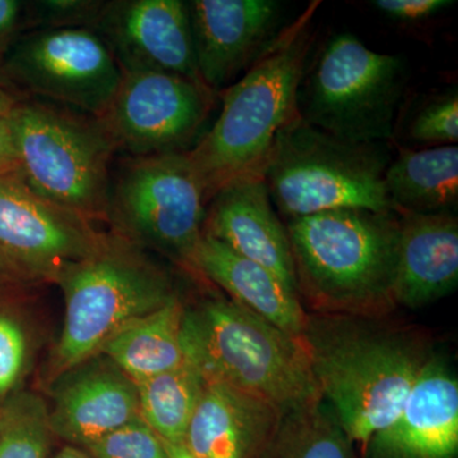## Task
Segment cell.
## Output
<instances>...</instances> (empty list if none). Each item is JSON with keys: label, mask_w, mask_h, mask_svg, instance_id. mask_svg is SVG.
I'll list each match as a JSON object with an SVG mask.
<instances>
[{"label": "cell", "mask_w": 458, "mask_h": 458, "mask_svg": "<svg viewBox=\"0 0 458 458\" xmlns=\"http://www.w3.org/2000/svg\"><path fill=\"white\" fill-rule=\"evenodd\" d=\"M313 2L284 27L241 80L222 92V111L188 156L208 201L228 183L264 179L286 126L301 116L298 93L313 44Z\"/></svg>", "instance_id": "cell-1"}, {"label": "cell", "mask_w": 458, "mask_h": 458, "mask_svg": "<svg viewBox=\"0 0 458 458\" xmlns=\"http://www.w3.org/2000/svg\"><path fill=\"white\" fill-rule=\"evenodd\" d=\"M180 340L205 384L254 396L282 415L321 399L303 337L223 295L185 306Z\"/></svg>", "instance_id": "cell-2"}, {"label": "cell", "mask_w": 458, "mask_h": 458, "mask_svg": "<svg viewBox=\"0 0 458 458\" xmlns=\"http://www.w3.org/2000/svg\"><path fill=\"white\" fill-rule=\"evenodd\" d=\"M298 295L318 309L376 312L394 306L396 212L339 209L286 225Z\"/></svg>", "instance_id": "cell-3"}, {"label": "cell", "mask_w": 458, "mask_h": 458, "mask_svg": "<svg viewBox=\"0 0 458 458\" xmlns=\"http://www.w3.org/2000/svg\"><path fill=\"white\" fill-rule=\"evenodd\" d=\"M303 343L322 400L364 450L396 417L430 357L403 334L321 327L311 319Z\"/></svg>", "instance_id": "cell-4"}, {"label": "cell", "mask_w": 458, "mask_h": 458, "mask_svg": "<svg viewBox=\"0 0 458 458\" xmlns=\"http://www.w3.org/2000/svg\"><path fill=\"white\" fill-rule=\"evenodd\" d=\"M55 283L64 292L65 318L50 360L53 382L98 354L126 325L179 295L164 267L114 233Z\"/></svg>", "instance_id": "cell-5"}, {"label": "cell", "mask_w": 458, "mask_h": 458, "mask_svg": "<svg viewBox=\"0 0 458 458\" xmlns=\"http://www.w3.org/2000/svg\"><path fill=\"white\" fill-rule=\"evenodd\" d=\"M390 162L385 143L340 140L300 116L279 135L264 180L289 221L339 209L394 212L385 186Z\"/></svg>", "instance_id": "cell-6"}, {"label": "cell", "mask_w": 458, "mask_h": 458, "mask_svg": "<svg viewBox=\"0 0 458 458\" xmlns=\"http://www.w3.org/2000/svg\"><path fill=\"white\" fill-rule=\"evenodd\" d=\"M18 177L87 221H106L114 147L96 117L47 102H18L8 117Z\"/></svg>", "instance_id": "cell-7"}, {"label": "cell", "mask_w": 458, "mask_h": 458, "mask_svg": "<svg viewBox=\"0 0 458 458\" xmlns=\"http://www.w3.org/2000/svg\"><path fill=\"white\" fill-rule=\"evenodd\" d=\"M406 84L401 55L377 53L352 33L328 38L304 71L298 110L319 131L355 143H385Z\"/></svg>", "instance_id": "cell-8"}, {"label": "cell", "mask_w": 458, "mask_h": 458, "mask_svg": "<svg viewBox=\"0 0 458 458\" xmlns=\"http://www.w3.org/2000/svg\"><path fill=\"white\" fill-rule=\"evenodd\" d=\"M207 199L188 152L129 157L111 179L106 221L114 234L191 271Z\"/></svg>", "instance_id": "cell-9"}, {"label": "cell", "mask_w": 458, "mask_h": 458, "mask_svg": "<svg viewBox=\"0 0 458 458\" xmlns=\"http://www.w3.org/2000/svg\"><path fill=\"white\" fill-rule=\"evenodd\" d=\"M4 69L27 92L92 117L104 114L123 78L89 29L36 30L12 45Z\"/></svg>", "instance_id": "cell-10"}, {"label": "cell", "mask_w": 458, "mask_h": 458, "mask_svg": "<svg viewBox=\"0 0 458 458\" xmlns=\"http://www.w3.org/2000/svg\"><path fill=\"white\" fill-rule=\"evenodd\" d=\"M204 84L161 72L123 73L99 117L114 150L131 157L189 152L214 105Z\"/></svg>", "instance_id": "cell-11"}, {"label": "cell", "mask_w": 458, "mask_h": 458, "mask_svg": "<svg viewBox=\"0 0 458 458\" xmlns=\"http://www.w3.org/2000/svg\"><path fill=\"white\" fill-rule=\"evenodd\" d=\"M105 234L82 216L0 176V250L33 280H51L92 254Z\"/></svg>", "instance_id": "cell-12"}, {"label": "cell", "mask_w": 458, "mask_h": 458, "mask_svg": "<svg viewBox=\"0 0 458 458\" xmlns=\"http://www.w3.org/2000/svg\"><path fill=\"white\" fill-rule=\"evenodd\" d=\"M92 31L98 33L123 73L161 72L200 84L188 2H105Z\"/></svg>", "instance_id": "cell-13"}, {"label": "cell", "mask_w": 458, "mask_h": 458, "mask_svg": "<svg viewBox=\"0 0 458 458\" xmlns=\"http://www.w3.org/2000/svg\"><path fill=\"white\" fill-rule=\"evenodd\" d=\"M199 77L218 95L278 38L280 3L274 0L188 2Z\"/></svg>", "instance_id": "cell-14"}, {"label": "cell", "mask_w": 458, "mask_h": 458, "mask_svg": "<svg viewBox=\"0 0 458 458\" xmlns=\"http://www.w3.org/2000/svg\"><path fill=\"white\" fill-rule=\"evenodd\" d=\"M54 436L84 448L140 418L137 385L116 364L96 354L53 382Z\"/></svg>", "instance_id": "cell-15"}, {"label": "cell", "mask_w": 458, "mask_h": 458, "mask_svg": "<svg viewBox=\"0 0 458 458\" xmlns=\"http://www.w3.org/2000/svg\"><path fill=\"white\" fill-rule=\"evenodd\" d=\"M373 458H454L458 452V381L430 355L394 420L370 439Z\"/></svg>", "instance_id": "cell-16"}, {"label": "cell", "mask_w": 458, "mask_h": 458, "mask_svg": "<svg viewBox=\"0 0 458 458\" xmlns=\"http://www.w3.org/2000/svg\"><path fill=\"white\" fill-rule=\"evenodd\" d=\"M203 233L270 270L298 294L291 243L264 179L228 183L208 201Z\"/></svg>", "instance_id": "cell-17"}, {"label": "cell", "mask_w": 458, "mask_h": 458, "mask_svg": "<svg viewBox=\"0 0 458 458\" xmlns=\"http://www.w3.org/2000/svg\"><path fill=\"white\" fill-rule=\"evenodd\" d=\"M396 213L400 229L394 304L420 309L452 293L458 284L457 216Z\"/></svg>", "instance_id": "cell-18"}, {"label": "cell", "mask_w": 458, "mask_h": 458, "mask_svg": "<svg viewBox=\"0 0 458 458\" xmlns=\"http://www.w3.org/2000/svg\"><path fill=\"white\" fill-rule=\"evenodd\" d=\"M282 417L265 401L205 384L182 445L195 458H262Z\"/></svg>", "instance_id": "cell-19"}, {"label": "cell", "mask_w": 458, "mask_h": 458, "mask_svg": "<svg viewBox=\"0 0 458 458\" xmlns=\"http://www.w3.org/2000/svg\"><path fill=\"white\" fill-rule=\"evenodd\" d=\"M192 273L221 288L229 300L294 337H303L309 318L300 295L283 284L267 267L234 254L219 241L203 233Z\"/></svg>", "instance_id": "cell-20"}, {"label": "cell", "mask_w": 458, "mask_h": 458, "mask_svg": "<svg viewBox=\"0 0 458 458\" xmlns=\"http://www.w3.org/2000/svg\"><path fill=\"white\" fill-rule=\"evenodd\" d=\"M385 186L394 210L442 214L458 204V148H400L385 172Z\"/></svg>", "instance_id": "cell-21"}, {"label": "cell", "mask_w": 458, "mask_h": 458, "mask_svg": "<svg viewBox=\"0 0 458 458\" xmlns=\"http://www.w3.org/2000/svg\"><path fill=\"white\" fill-rule=\"evenodd\" d=\"M185 304L179 295L117 331L102 346L104 354L134 382L185 363L180 331Z\"/></svg>", "instance_id": "cell-22"}, {"label": "cell", "mask_w": 458, "mask_h": 458, "mask_svg": "<svg viewBox=\"0 0 458 458\" xmlns=\"http://www.w3.org/2000/svg\"><path fill=\"white\" fill-rule=\"evenodd\" d=\"M140 415L167 445H181L205 388L189 363L135 382Z\"/></svg>", "instance_id": "cell-23"}, {"label": "cell", "mask_w": 458, "mask_h": 458, "mask_svg": "<svg viewBox=\"0 0 458 458\" xmlns=\"http://www.w3.org/2000/svg\"><path fill=\"white\" fill-rule=\"evenodd\" d=\"M262 458H354L352 442L321 399L286 412Z\"/></svg>", "instance_id": "cell-24"}, {"label": "cell", "mask_w": 458, "mask_h": 458, "mask_svg": "<svg viewBox=\"0 0 458 458\" xmlns=\"http://www.w3.org/2000/svg\"><path fill=\"white\" fill-rule=\"evenodd\" d=\"M49 406L40 394L14 391L0 406V458H50Z\"/></svg>", "instance_id": "cell-25"}, {"label": "cell", "mask_w": 458, "mask_h": 458, "mask_svg": "<svg viewBox=\"0 0 458 458\" xmlns=\"http://www.w3.org/2000/svg\"><path fill=\"white\" fill-rule=\"evenodd\" d=\"M83 450L93 458H170L164 439L140 417Z\"/></svg>", "instance_id": "cell-26"}, {"label": "cell", "mask_w": 458, "mask_h": 458, "mask_svg": "<svg viewBox=\"0 0 458 458\" xmlns=\"http://www.w3.org/2000/svg\"><path fill=\"white\" fill-rule=\"evenodd\" d=\"M410 138L432 147L456 146L458 140L457 90L429 102L415 114Z\"/></svg>", "instance_id": "cell-27"}, {"label": "cell", "mask_w": 458, "mask_h": 458, "mask_svg": "<svg viewBox=\"0 0 458 458\" xmlns=\"http://www.w3.org/2000/svg\"><path fill=\"white\" fill-rule=\"evenodd\" d=\"M29 336L16 316L0 306V397L14 393L29 361Z\"/></svg>", "instance_id": "cell-28"}, {"label": "cell", "mask_w": 458, "mask_h": 458, "mask_svg": "<svg viewBox=\"0 0 458 458\" xmlns=\"http://www.w3.org/2000/svg\"><path fill=\"white\" fill-rule=\"evenodd\" d=\"M104 4L102 0H41L30 5V17L38 30H92Z\"/></svg>", "instance_id": "cell-29"}, {"label": "cell", "mask_w": 458, "mask_h": 458, "mask_svg": "<svg viewBox=\"0 0 458 458\" xmlns=\"http://www.w3.org/2000/svg\"><path fill=\"white\" fill-rule=\"evenodd\" d=\"M454 4L451 0H375L372 3L386 17L403 23L429 20Z\"/></svg>", "instance_id": "cell-30"}, {"label": "cell", "mask_w": 458, "mask_h": 458, "mask_svg": "<svg viewBox=\"0 0 458 458\" xmlns=\"http://www.w3.org/2000/svg\"><path fill=\"white\" fill-rule=\"evenodd\" d=\"M25 4L16 0H0V60L4 59L20 29Z\"/></svg>", "instance_id": "cell-31"}, {"label": "cell", "mask_w": 458, "mask_h": 458, "mask_svg": "<svg viewBox=\"0 0 458 458\" xmlns=\"http://www.w3.org/2000/svg\"><path fill=\"white\" fill-rule=\"evenodd\" d=\"M0 176H18V159L8 119H0Z\"/></svg>", "instance_id": "cell-32"}, {"label": "cell", "mask_w": 458, "mask_h": 458, "mask_svg": "<svg viewBox=\"0 0 458 458\" xmlns=\"http://www.w3.org/2000/svg\"><path fill=\"white\" fill-rule=\"evenodd\" d=\"M33 280L25 270L0 250V283Z\"/></svg>", "instance_id": "cell-33"}, {"label": "cell", "mask_w": 458, "mask_h": 458, "mask_svg": "<svg viewBox=\"0 0 458 458\" xmlns=\"http://www.w3.org/2000/svg\"><path fill=\"white\" fill-rule=\"evenodd\" d=\"M17 104V99L0 83V119H8Z\"/></svg>", "instance_id": "cell-34"}, {"label": "cell", "mask_w": 458, "mask_h": 458, "mask_svg": "<svg viewBox=\"0 0 458 458\" xmlns=\"http://www.w3.org/2000/svg\"><path fill=\"white\" fill-rule=\"evenodd\" d=\"M50 458H93L89 452L75 445H66L64 447L60 448L59 451Z\"/></svg>", "instance_id": "cell-35"}, {"label": "cell", "mask_w": 458, "mask_h": 458, "mask_svg": "<svg viewBox=\"0 0 458 458\" xmlns=\"http://www.w3.org/2000/svg\"><path fill=\"white\" fill-rule=\"evenodd\" d=\"M165 445H167V443H165ZM167 448L170 458H195L182 445H167Z\"/></svg>", "instance_id": "cell-36"}]
</instances>
